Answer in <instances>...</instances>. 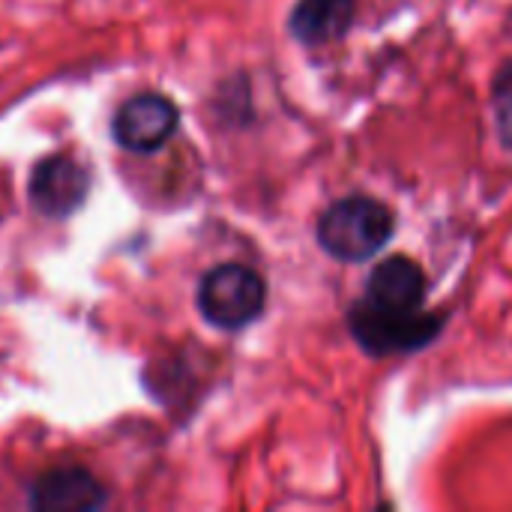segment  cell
Returning a JSON list of instances; mask_svg holds the SVG:
<instances>
[{
    "label": "cell",
    "instance_id": "7",
    "mask_svg": "<svg viewBox=\"0 0 512 512\" xmlns=\"http://www.w3.org/2000/svg\"><path fill=\"white\" fill-rule=\"evenodd\" d=\"M357 18V0H297L288 18L294 39L303 45H327L342 39Z\"/></svg>",
    "mask_w": 512,
    "mask_h": 512
},
{
    "label": "cell",
    "instance_id": "3",
    "mask_svg": "<svg viewBox=\"0 0 512 512\" xmlns=\"http://www.w3.org/2000/svg\"><path fill=\"white\" fill-rule=\"evenodd\" d=\"M267 306V285L261 273L246 264H219L204 273L198 285V309L207 324L219 330L249 327Z\"/></svg>",
    "mask_w": 512,
    "mask_h": 512
},
{
    "label": "cell",
    "instance_id": "6",
    "mask_svg": "<svg viewBox=\"0 0 512 512\" xmlns=\"http://www.w3.org/2000/svg\"><path fill=\"white\" fill-rule=\"evenodd\" d=\"M102 483L84 468H57L42 474L30 489V507L42 512H90L105 507Z\"/></svg>",
    "mask_w": 512,
    "mask_h": 512
},
{
    "label": "cell",
    "instance_id": "8",
    "mask_svg": "<svg viewBox=\"0 0 512 512\" xmlns=\"http://www.w3.org/2000/svg\"><path fill=\"white\" fill-rule=\"evenodd\" d=\"M492 111H495V123H498V135H501L504 147L512 150V60L495 75Z\"/></svg>",
    "mask_w": 512,
    "mask_h": 512
},
{
    "label": "cell",
    "instance_id": "1",
    "mask_svg": "<svg viewBox=\"0 0 512 512\" xmlns=\"http://www.w3.org/2000/svg\"><path fill=\"white\" fill-rule=\"evenodd\" d=\"M426 273L408 255L381 261L363 288V300L348 309V330L372 357L408 354L426 348L441 330L444 318L423 309Z\"/></svg>",
    "mask_w": 512,
    "mask_h": 512
},
{
    "label": "cell",
    "instance_id": "2",
    "mask_svg": "<svg viewBox=\"0 0 512 512\" xmlns=\"http://www.w3.org/2000/svg\"><path fill=\"white\" fill-rule=\"evenodd\" d=\"M396 231L393 210L369 195H348L330 204L315 228L318 246L345 264H360L378 255Z\"/></svg>",
    "mask_w": 512,
    "mask_h": 512
},
{
    "label": "cell",
    "instance_id": "5",
    "mask_svg": "<svg viewBox=\"0 0 512 512\" xmlns=\"http://www.w3.org/2000/svg\"><path fill=\"white\" fill-rule=\"evenodd\" d=\"M30 204L48 219H66L81 210L90 192V174L72 156L57 153L42 159L30 174Z\"/></svg>",
    "mask_w": 512,
    "mask_h": 512
},
{
    "label": "cell",
    "instance_id": "4",
    "mask_svg": "<svg viewBox=\"0 0 512 512\" xmlns=\"http://www.w3.org/2000/svg\"><path fill=\"white\" fill-rule=\"evenodd\" d=\"M177 123H180V111L168 96L138 93L120 105V111L114 114L111 132L123 150L153 153L171 141V135L177 132Z\"/></svg>",
    "mask_w": 512,
    "mask_h": 512
}]
</instances>
